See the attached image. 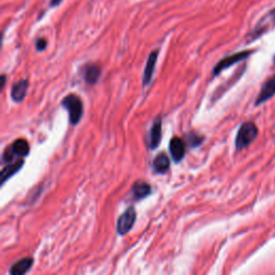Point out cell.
Segmentation results:
<instances>
[{
  "instance_id": "obj_15",
  "label": "cell",
  "mask_w": 275,
  "mask_h": 275,
  "mask_svg": "<svg viewBox=\"0 0 275 275\" xmlns=\"http://www.w3.org/2000/svg\"><path fill=\"white\" fill-rule=\"evenodd\" d=\"M170 168V158L165 153H160L153 160V169L155 173H166Z\"/></svg>"
},
{
  "instance_id": "obj_11",
  "label": "cell",
  "mask_w": 275,
  "mask_h": 275,
  "mask_svg": "<svg viewBox=\"0 0 275 275\" xmlns=\"http://www.w3.org/2000/svg\"><path fill=\"white\" fill-rule=\"evenodd\" d=\"M82 73L85 82L90 85H93L96 84L98 82V80L100 79V76H101V69L95 64H89L84 66Z\"/></svg>"
},
{
  "instance_id": "obj_20",
  "label": "cell",
  "mask_w": 275,
  "mask_h": 275,
  "mask_svg": "<svg viewBox=\"0 0 275 275\" xmlns=\"http://www.w3.org/2000/svg\"><path fill=\"white\" fill-rule=\"evenodd\" d=\"M5 80H6L5 76L2 75V76H1V89H3V86H4V84H5Z\"/></svg>"
},
{
  "instance_id": "obj_1",
  "label": "cell",
  "mask_w": 275,
  "mask_h": 275,
  "mask_svg": "<svg viewBox=\"0 0 275 275\" xmlns=\"http://www.w3.org/2000/svg\"><path fill=\"white\" fill-rule=\"evenodd\" d=\"M63 108L68 111L69 120L71 125H78L83 116L84 105L83 101L79 96L75 93H70V95L66 96L62 101Z\"/></svg>"
},
{
  "instance_id": "obj_12",
  "label": "cell",
  "mask_w": 275,
  "mask_h": 275,
  "mask_svg": "<svg viewBox=\"0 0 275 275\" xmlns=\"http://www.w3.org/2000/svg\"><path fill=\"white\" fill-rule=\"evenodd\" d=\"M274 23H275V9L268 13V14L258 23L257 27L253 31V39L263 35V33L266 30L269 29L270 26Z\"/></svg>"
},
{
  "instance_id": "obj_7",
  "label": "cell",
  "mask_w": 275,
  "mask_h": 275,
  "mask_svg": "<svg viewBox=\"0 0 275 275\" xmlns=\"http://www.w3.org/2000/svg\"><path fill=\"white\" fill-rule=\"evenodd\" d=\"M274 95H275V76L268 79L264 83L263 87H261V90L259 92V95L257 97L256 105L266 102L267 100H269Z\"/></svg>"
},
{
  "instance_id": "obj_16",
  "label": "cell",
  "mask_w": 275,
  "mask_h": 275,
  "mask_svg": "<svg viewBox=\"0 0 275 275\" xmlns=\"http://www.w3.org/2000/svg\"><path fill=\"white\" fill-rule=\"evenodd\" d=\"M10 150L14 154L15 157H26L29 155V144L24 139H17L10 145Z\"/></svg>"
},
{
  "instance_id": "obj_21",
  "label": "cell",
  "mask_w": 275,
  "mask_h": 275,
  "mask_svg": "<svg viewBox=\"0 0 275 275\" xmlns=\"http://www.w3.org/2000/svg\"><path fill=\"white\" fill-rule=\"evenodd\" d=\"M274 63H275V57H274Z\"/></svg>"
},
{
  "instance_id": "obj_17",
  "label": "cell",
  "mask_w": 275,
  "mask_h": 275,
  "mask_svg": "<svg viewBox=\"0 0 275 275\" xmlns=\"http://www.w3.org/2000/svg\"><path fill=\"white\" fill-rule=\"evenodd\" d=\"M204 138L202 136H199L196 132H190L187 136V143L189 144L190 147H197L203 143Z\"/></svg>"
},
{
  "instance_id": "obj_8",
  "label": "cell",
  "mask_w": 275,
  "mask_h": 275,
  "mask_svg": "<svg viewBox=\"0 0 275 275\" xmlns=\"http://www.w3.org/2000/svg\"><path fill=\"white\" fill-rule=\"evenodd\" d=\"M152 193V187L149 183L143 182V181H137V182L131 187V196L133 200L140 201L146 197H149Z\"/></svg>"
},
{
  "instance_id": "obj_18",
  "label": "cell",
  "mask_w": 275,
  "mask_h": 275,
  "mask_svg": "<svg viewBox=\"0 0 275 275\" xmlns=\"http://www.w3.org/2000/svg\"><path fill=\"white\" fill-rule=\"evenodd\" d=\"M46 48V41L44 39H38L36 42V49L38 51H43Z\"/></svg>"
},
{
  "instance_id": "obj_14",
  "label": "cell",
  "mask_w": 275,
  "mask_h": 275,
  "mask_svg": "<svg viewBox=\"0 0 275 275\" xmlns=\"http://www.w3.org/2000/svg\"><path fill=\"white\" fill-rule=\"evenodd\" d=\"M33 265V259L32 258H23L21 260L16 261L14 265H12L10 268L9 273L11 275H23L27 273Z\"/></svg>"
},
{
  "instance_id": "obj_2",
  "label": "cell",
  "mask_w": 275,
  "mask_h": 275,
  "mask_svg": "<svg viewBox=\"0 0 275 275\" xmlns=\"http://www.w3.org/2000/svg\"><path fill=\"white\" fill-rule=\"evenodd\" d=\"M258 136L257 126L252 122L244 123L240 127L236 138V149L241 151L250 145Z\"/></svg>"
},
{
  "instance_id": "obj_6",
  "label": "cell",
  "mask_w": 275,
  "mask_h": 275,
  "mask_svg": "<svg viewBox=\"0 0 275 275\" xmlns=\"http://www.w3.org/2000/svg\"><path fill=\"white\" fill-rule=\"evenodd\" d=\"M170 154L172 156V159L174 163H180L181 160H183L185 153H186V144L183 139L179 137H174L170 141L169 144Z\"/></svg>"
},
{
  "instance_id": "obj_5",
  "label": "cell",
  "mask_w": 275,
  "mask_h": 275,
  "mask_svg": "<svg viewBox=\"0 0 275 275\" xmlns=\"http://www.w3.org/2000/svg\"><path fill=\"white\" fill-rule=\"evenodd\" d=\"M163 120L162 117L157 116L154 119V123L151 127V130L149 133V149L150 150H155L159 146L160 142H162V137H163Z\"/></svg>"
},
{
  "instance_id": "obj_4",
  "label": "cell",
  "mask_w": 275,
  "mask_h": 275,
  "mask_svg": "<svg viewBox=\"0 0 275 275\" xmlns=\"http://www.w3.org/2000/svg\"><path fill=\"white\" fill-rule=\"evenodd\" d=\"M252 53H253V51H242V52H239V53H236V54H232V55H229V56L223 58L215 67H214L213 75L218 76L221 71H224L227 68H229V67L236 65L237 63L242 62V60L246 59L252 54Z\"/></svg>"
},
{
  "instance_id": "obj_3",
  "label": "cell",
  "mask_w": 275,
  "mask_h": 275,
  "mask_svg": "<svg viewBox=\"0 0 275 275\" xmlns=\"http://www.w3.org/2000/svg\"><path fill=\"white\" fill-rule=\"evenodd\" d=\"M137 220V212L133 206L127 209L117 219L116 231L119 236H125L128 233Z\"/></svg>"
},
{
  "instance_id": "obj_13",
  "label": "cell",
  "mask_w": 275,
  "mask_h": 275,
  "mask_svg": "<svg viewBox=\"0 0 275 275\" xmlns=\"http://www.w3.org/2000/svg\"><path fill=\"white\" fill-rule=\"evenodd\" d=\"M24 166V160L19 159L15 163H11L6 165L3 169L1 170V176H0V181L1 184H4L5 181H8L10 178H12L14 174H16L19 170L22 169Z\"/></svg>"
},
{
  "instance_id": "obj_19",
  "label": "cell",
  "mask_w": 275,
  "mask_h": 275,
  "mask_svg": "<svg viewBox=\"0 0 275 275\" xmlns=\"http://www.w3.org/2000/svg\"><path fill=\"white\" fill-rule=\"evenodd\" d=\"M62 1H63V0H51V5L52 6H55V5L59 4Z\"/></svg>"
},
{
  "instance_id": "obj_10",
  "label": "cell",
  "mask_w": 275,
  "mask_h": 275,
  "mask_svg": "<svg viewBox=\"0 0 275 275\" xmlns=\"http://www.w3.org/2000/svg\"><path fill=\"white\" fill-rule=\"evenodd\" d=\"M29 82L28 80H21L16 83L13 84L11 89V98L14 102H21L25 99L26 93L28 91Z\"/></svg>"
},
{
  "instance_id": "obj_9",
  "label": "cell",
  "mask_w": 275,
  "mask_h": 275,
  "mask_svg": "<svg viewBox=\"0 0 275 275\" xmlns=\"http://www.w3.org/2000/svg\"><path fill=\"white\" fill-rule=\"evenodd\" d=\"M157 58H158V51H153L149 58H147L146 62V66L144 69V73H143V86H147L150 84V82L152 81L153 76H154V71H155V67L157 64Z\"/></svg>"
}]
</instances>
